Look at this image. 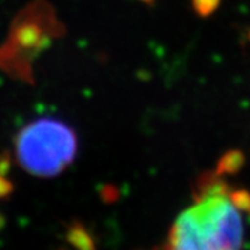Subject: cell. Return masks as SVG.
Masks as SVG:
<instances>
[{
	"mask_svg": "<svg viewBox=\"0 0 250 250\" xmlns=\"http://www.w3.org/2000/svg\"><path fill=\"white\" fill-rule=\"evenodd\" d=\"M221 0H192V9L199 17L207 18L220 7Z\"/></svg>",
	"mask_w": 250,
	"mask_h": 250,
	"instance_id": "obj_7",
	"label": "cell"
},
{
	"mask_svg": "<svg viewBox=\"0 0 250 250\" xmlns=\"http://www.w3.org/2000/svg\"><path fill=\"white\" fill-rule=\"evenodd\" d=\"M246 156L239 149H231L223 153V156L217 161L215 172L220 175H235L245 167Z\"/></svg>",
	"mask_w": 250,
	"mask_h": 250,
	"instance_id": "obj_4",
	"label": "cell"
},
{
	"mask_svg": "<svg viewBox=\"0 0 250 250\" xmlns=\"http://www.w3.org/2000/svg\"><path fill=\"white\" fill-rule=\"evenodd\" d=\"M229 190L231 187L223 178V175L217 174L215 171H205L195 181L192 196L195 202H197L207 197L228 196Z\"/></svg>",
	"mask_w": 250,
	"mask_h": 250,
	"instance_id": "obj_3",
	"label": "cell"
},
{
	"mask_svg": "<svg viewBox=\"0 0 250 250\" xmlns=\"http://www.w3.org/2000/svg\"><path fill=\"white\" fill-rule=\"evenodd\" d=\"M228 199L238 211H243L250 214V192L246 189H235L229 190Z\"/></svg>",
	"mask_w": 250,
	"mask_h": 250,
	"instance_id": "obj_6",
	"label": "cell"
},
{
	"mask_svg": "<svg viewBox=\"0 0 250 250\" xmlns=\"http://www.w3.org/2000/svg\"><path fill=\"white\" fill-rule=\"evenodd\" d=\"M3 224H4V220H3L1 215H0V229H1V227H3Z\"/></svg>",
	"mask_w": 250,
	"mask_h": 250,
	"instance_id": "obj_9",
	"label": "cell"
},
{
	"mask_svg": "<svg viewBox=\"0 0 250 250\" xmlns=\"http://www.w3.org/2000/svg\"><path fill=\"white\" fill-rule=\"evenodd\" d=\"M248 38H249V41H250V29L248 31Z\"/></svg>",
	"mask_w": 250,
	"mask_h": 250,
	"instance_id": "obj_10",
	"label": "cell"
},
{
	"mask_svg": "<svg viewBox=\"0 0 250 250\" xmlns=\"http://www.w3.org/2000/svg\"><path fill=\"white\" fill-rule=\"evenodd\" d=\"M78 139L71 126L56 118H39L27 124L16 139V156L29 174L50 178L71 164Z\"/></svg>",
	"mask_w": 250,
	"mask_h": 250,
	"instance_id": "obj_2",
	"label": "cell"
},
{
	"mask_svg": "<svg viewBox=\"0 0 250 250\" xmlns=\"http://www.w3.org/2000/svg\"><path fill=\"white\" fill-rule=\"evenodd\" d=\"M67 241L75 250H96V245L86 228L81 224H72L67 232Z\"/></svg>",
	"mask_w": 250,
	"mask_h": 250,
	"instance_id": "obj_5",
	"label": "cell"
},
{
	"mask_svg": "<svg viewBox=\"0 0 250 250\" xmlns=\"http://www.w3.org/2000/svg\"><path fill=\"white\" fill-rule=\"evenodd\" d=\"M141 1H143V3H146V4H153L156 0H141Z\"/></svg>",
	"mask_w": 250,
	"mask_h": 250,
	"instance_id": "obj_8",
	"label": "cell"
},
{
	"mask_svg": "<svg viewBox=\"0 0 250 250\" xmlns=\"http://www.w3.org/2000/svg\"><path fill=\"white\" fill-rule=\"evenodd\" d=\"M243 225L228 196L197 200L177 218L167 250H241Z\"/></svg>",
	"mask_w": 250,
	"mask_h": 250,
	"instance_id": "obj_1",
	"label": "cell"
}]
</instances>
